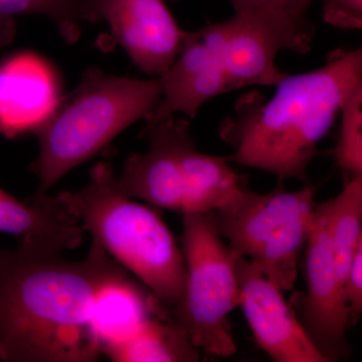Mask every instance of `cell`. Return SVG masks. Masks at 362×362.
<instances>
[{
	"instance_id": "1",
	"label": "cell",
	"mask_w": 362,
	"mask_h": 362,
	"mask_svg": "<svg viewBox=\"0 0 362 362\" xmlns=\"http://www.w3.org/2000/svg\"><path fill=\"white\" fill-rule=\"evenodd\" d=\"M62 254L23 245L0 251L2 361L93 362L101 356L95 303L128 271L95 240L82 261Z\"/></svg>"
},
{
	"instance_id": "2",
	"label": "cell",
	"mask_w": 362,
	"mask_h": 362,
	"mask_svg": "<svg viewBox=\"0 0 362 362\" xmlns=\"http://www.w3.org/2000/svg\"><path fill=\"white\" fill-rule=\"evenodd\" d=\"M362 84V49H335L317 70L286 75L267 101L258 92L240 97L235 115L221 121L218 135L233 149L226 156L247 168L309 185L307 169L318 153L343 104Z\"/></svg>"
},
{
	"instance_id": "3",
	"label": "cell",
	"mask_w": 362,
	"mask_h": 362,
	"mask_svg": "<svg viewBox=\"0 0 362 362\" xmlns=\"http://www.w3.org/2000/svg\"><path fill=\"white\" fill-rule=\"evenodd\" d=\"M110 164L100 162L77 192L56 195L109 256L144 285L171 315L185 294L182 250L160 216L117 192Z\"/></svg>"
},
{
	"instance_id": "4",
	"label": "cell",
	"mask_w": 362,
	"mask_h": 362,
	"mask_svg": "<svg viewBox=\"0 0 362 362\" xmlns=\"http://www.w3.org/2000/svg\"><path fill=\"white\" fill-rule=\"evenodd\" d=\"M161 97L160 78L139 80L84 71L80 84L62 97L52 115L35 131L40 154L33 163L39 187L33 197L47 194L71 169L96 156L115 137L145 119Z\"/></svg>"
},
{
	"instance_id": "5",
	"label": "cell",
	"mask_w": 362,
	"mask_h": 362,
	"mask_svg": "<svg viewBox=\"0 0 362 362\" xmlns=\"http://www.w3.org/2000/svg\"><path fill=\"white\" fill-rule=\"evenodd\" d=\"M185 294L173 318L199 351L230 357L237 352L230 315L240 307V256L223 240L214 211L182 214Z\"/></svg>"
},
{
	"instance_id": "6",
	"label": "cell",
	"mask_w": 362,
	"mask_h": 362,
	"mask_svg": "<svg viewBox=\"0 0 362 362\" xmlns=\"http://www.w3.org/2000/svg\"><path fill=\"white\" fill-rule=\"evenodd\" d=\"M315 192L310 185L288 192L280 181L268 194L244 188L214 211L218 233L240 257L261 267L284 291H291L315 211Z\"/></svg>"
},
{
	"instance_id": "7",
	"label": "cell",
	"mask_w": 362,
	"mask_h": 362,
	"mask_svg": "<svg viewBox=\"0 0 362 362\" xmlns=\"http://www.w3.org/2000/svg\"><path fill=\"white\" fill-rule=\"evenodd\" d=\"M306 291L292 295L289 304L307 337L326 362L349 358L345 333L347 308L338 280L329 235L322 211L316 204L305 246Z\"/></svg>"
},
{
	"instance_id": "8",
	"label": "cell",
	"mask_w": 362,
	"mask_h": 362,
	"mask_svg": "<svg viewBox=\"0 0 362 362\" xmlns=\"http://www.w3.org/2000/svg\"><path fill=\"white\" fill-rule=\"evenodd\" d=\"M82 21H106L115 44L140 70L157 78L175 63L189 33L164 0H83Z\"/></svg>"
},
{
	"instance_id": "9",
	"label": "cell",
	"mask_w": 362,
	"mask_h": 362,
	"mask_svg": "<svg viewBox=\"0 0 362 362\" xmlns=\"http://www.w3.org/2000/svg\"><path fill=\"white\" fill-rule=\"evenodd\" d=\"M143 135L148 139V150L128 156L122 173L114 177V187L127 199H140L150 206L182 214V156L192 140L189 121L168 117L147 125Z\"/></svg>"
},
{
	"instance_id": "10",
	"label": "cell",
	"mask_w": 362,
	"mask_h": 362,
	"mask_svg": "<svg viewBox=\"0 0 362 362\" xmlns=\"http://www.w3.org/2000/svg\"><path fill=\"white\" fill-rule=\"evenodd\" d=\"M240 307L255 341L276 362H326L298 320L284 290L254 262H238Z\"/></svg>"
},
{
	"instance_id": "11",
	"label": "cell",
	"mask_w": 362,
	"mask_h": 362,
	"mask_svg": "<svg viewBox=\"0 0 362 362\" xmlns=\"http://www.w3.org/2000/svg\"><path fill=\"white\" fill-rule=\"evenodd\" d=\"M197 30L218 54L230 90L250 86L276 87L287 75L275 63L284 45L256 16L235 13L230 20Z\"/></svg>"
},
{
	"instance_id": "12",
	"label": "cell",
	"mask_w": 362,
	"mask_h": 362,
	"mask_svg": "<svg viewBox=\"0 0 362 362\" xmlns=\"http://www.w3.org/2000/svg\"><path fill=\"white\" fill-rule=\"evenodd\" d=\"M62 83L49 62L32 52L0 63V134L8 139L33 133L62 99Z\"/></svg>"
},
{
	"instance_id": "13",
	"label": "cell",
	"mask_w": 362,
	"mask_h": 362,
	"mask_svg": "<svg viewBox=\"0 0 362 362\" xmlns=\"http://www.w3.org/2000/svg\"><path fill=\"white\" fill-rule=\"evenodd\" d=\"M159 78L160 100L145 118L147 125L176 113L194 119L209 100L230 92L218 54L202 39L199 30L188 33L187 42L175 63Z\"/></svg>"
},
{
	"instance_id": "14",
	"label": "cell",
	"mask_w": 362,
	"mask_h": 362,
	"mask_svg": "<svg viewBox=\"0 0 362 362\" xmlns=\"http://www.w3.org/2000/svg\"><path fill=\"white\" fill-rule=\"evenodd\" d=\"M0 232L11 233L20 245L63 252L78 249L85 230L78 218L56 197L18 201L0 188Z\"/></svg>"
},
{
	"instance_id": "15",
	"label": "cell",
	"mask_w": 362,
	"mask_h": 362,
	"mask_svg": "<svg viewBox=\"0 0 362 362\" xmlns=\"http://www.w3.org/2000/svg\"><path fill=\"white\" fill-rule=\"evenodd\" d=\"M171 315L151 292L129 274L100 293L93 321L101 354L134 337L150 319Z\"/></svg>"
},
{
	"instance_id": "16",
	"label": "cell",
	"mask_w": 362,
	"mask_h": 362,
	"mask_svg": "<svg viewBox=\"0 0 362 362\" xmlns=\"http://www.w3.org/2000/svg\"><path fill=\"white\" fill-rule=\"evenodd\" d=\"M226 156H211L195 148L194 139L183 151V214L223 209L246 188V178L230 166Z\"/></svg>"
},
{
	"instance_id": "17",
	"label": "cell",
	"mask_w": 362,
	"mask_h": 362,
	"mask_svg": "<svg viewBox=\"0 0 362 362\" xmlns=\"http://www.w3.org/2000/svg\"><path fill=\"white\" fill-rule=\"evenodd\" d=\"M199 350L173 315L156 316L128 339L104 356L116 362H194Z\"/></svg>"
},
{
	"instance_id": "18",
	"label": "cell",
	"mask_w": 362,
	"mask_h": 362,
	"mask_svg": "<svg viewBox=\"0 0 362 362\" xmlns=\"http://www.w3.org/2000/svg\"><path fill=\"white\" fill-rule=\"evenodd\" d=\"M318 206L327 228L343 294V284L352 259L362 245V177L344 176L342 192Z\"/></svg>"
},
{
	"instance_id": "19",
	"label": "cell",
	"mask_w": 362,
	"mask_h": 362,
	"mask_svg": "<svg viewBox=\"0 0 362 362\" xmlns=\"http://www.w3.org/2000/svg\"><path fill=\"white\" fill-rule=\"evenodd\" d=\"M177 1V0H173ZM235 13L258 16L275 28L297 51L310 52L315 25L308 20L314 0H230Z\"/></svg>"
},
{
	"instance_id": "20",
	"label": "cell",
	"mask_w": 362,
	"mask_h": 362,
	"mask_svg": "<svg viewBox=\"0 0 362 362\" xmlns=\"http://www.w3.org/2000/svg\"><path fill=\"white\" fill-rule=\"evenodd\" d=\"M83 0H0V49L13 42L16 33V18L37 14L49 18L59 35L68 44L81 35Z\"/></svg>"
},
{
	"instance_id": "21",
	"label": "cell",
	"mask_w": 362,
	"mask_h": 362,
	"mask_svg": "<svg viewBox=\"0 0 362 362\" xmlns=\"http://www.w3.org/2000/svg\"><path fill=\"white\" fill-rule=\"evenodd\" d=\"M340 114L339 135L333 149L335 164L344 176L362 177V84L347 98Z\"/></svg>"
},
{
	"instance_id": "22",
	"label": "cell",
	"mask_w": 362,
	"mask_h": 362,
	"mask_svg": "<svg viewBox=\"0 0 362 362\" xmlns=\"http://www.w3.org/2000/svg\"><path fill=\"white\" fill-rule=\"evenodd\" d=\"M343 299L347 308V328L354 327L362 313V245L352 259L344 284Z\"/></svg>"
},
{
	"instance_id": "23",
	"label": "cell",
	"mask_w": 362,
	"mask_h": 362,
	"mask_svg": "<svg viewBox=\"0 0 362 362\" xmlns=\"http://www.w3.org/2000/svg\"><path fill=\"white\" fill-rule=\"evenodd\" d=\"M323 20L342 30H361L362 0H322Z\"/></svg>"
},
{
	"instance_id": "24",
	"label": "cell",
	"mask_w": 362,
	"mask_h": 362,
	"mask_svg": "<svg viewBox=\"0 0 362 362\" xmlns=\"http://www.w3.org/2000/svg\"><path fill=\"white\" fill-rule=\"evenodd\" d=\"M0 361H2L1 354H0Z\"/></svg>"
}]
</instances>
